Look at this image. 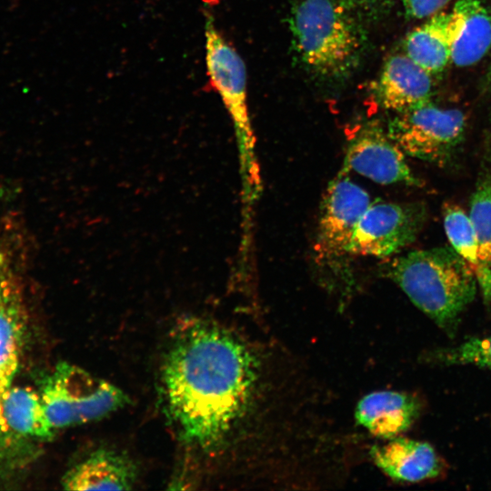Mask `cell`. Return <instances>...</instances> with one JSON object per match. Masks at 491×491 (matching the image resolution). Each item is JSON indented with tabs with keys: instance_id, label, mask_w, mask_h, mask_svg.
I'll list each match as a JSON object with an SVG mask.
<instances>
[{
	"instance_id": "obj_6",
	"label": "cell",
	"mask_w": 491,
	"mask_h": 491,
	"mask_svg": "<svg viewBox=\"0 0 491 491\" xmlns=\"http://www.w3.org/2000/svg\"><path fill=\"white\" fill-rule=\"evenodd\" d=\"M465 130L461 110L440 108L428 101L397 113L386 132L405 155L441 164L455 153Z\"/></svg>"
},
{
	"instance_id": "obj_8",
	"label": "cell",
	"mask_w": 491,
	"mask_h": 491,
	"mask_svg": "<svg viewBox=\"0 0 491 491\" xmlns=\"http://www.w3.org/2000/svg\"><path fill=\"white\" fill-rule=\"evenodd\" d=\"M425 220L419 204L371 202L356 225L350 254L390 256L415 241Z\"/></svg>"
},
{
	"instance_id": "obj_14",
	"label": "cell",
	"mask_w": 491,
	"mask_h": 491,
	"mask_svg": "<svg viewBox=\"0 0 491 491\" xmlns=\"http://www.w3.org/2000/svg\"><path fill=\"white\" fill-rule=\"evenodd\" d=\"M421 408L419 398L412 394L376 391L359 400L355 418L359 426L375 436L391 439L415 423Z\"/></svg>"
},
{
	"instance_id": "obj_12",
	"label": "cell",
	"mask_w": 491,
	"mask_h": 491,
	"mask_svg": "<svg viewBox=\"0 0 491 491\" xmlns=\"http://www.w3.org/2000/svg\"><path fill=\"white\" fill-rule=\"evenodd\" d=\"M56 430L50 424L39 391L10 386L0 403V444L48 440Z\"/></svg>"
},
{
	"instance_id": "obj_16",
	"label": "cell",
	"mask_w": 491,
	"mask_h": 491,
	"mask_svg": "<svg viewBox=\"0 0 491 491\" xmlns=\"http://www.w3.org/2000/svg\"><path fill=\"white\" fill-rule=\"evenodd\" d=\"M25 316L21 283L13 274L0 285V401L18 366Z\"/></svg>"
},
{
	"instance_id": "obj_2",
	"label": "cell",
	"mask_w": 491,
	"mask_h": 491,
	"mask_svg": "<svg viewBox=\"0 0 491 491\" xmlns=\"http://www.w3.org/2000/svg\"><path fill=\"white\" fill-rule=\"evenodd\" d=\"M355 15L338 0H300L292 7V47L310 75L338 82L358 68L366 36Z\"/></svg>"
},
{
	"instance_id": "obj_7",
	"label": "cell",
	"mask_w": 491,
	"mask_h": 491,
	"mask_svg": "<svg viewBox=\"0 0 491 491\" xmlns=\"http://www.w3.org/2000/svg\"><path fill=\"white\" fill-rule=\"evenodd\" d=\"M370 204L367 192L348 177L339 175L329 185L321 206L314 247L318 266L340 274L346 259L351 256L356 225Z\"/></svg>"
},
{
	"instance_id": "obj_4",
	"label": "cell",
	"mask_w": 491,
	"mask_h": 491,
	"mask_svg": "<svg viewBox=\"0 0 491 491\" xmlns=\"http://www.w3.org/2000/svg\"><path fill=\"white\" fill-rule=\"evenodd\" d=\"M39 393L55 430L101 419L128 403L119 387L67 362L44 377Z\"/></svg>"
},
{
	"instance_id": "obj_15",
	"label": "cell",
	"mask_w": 491,
	"mask_h": 491,
	"mask_svg": "<svg viewBox=\"0 0 491 491\" xmlns=\"http://www.w3.org/2000/svg\"><path fill=\"white\" fill-rule=\"evenodd\" d=\"M451 15V62L459 67L473 65L491 47V15L482 0H456Z\"/></svg>"
},
{
	"instance_id": "obj_23",
	"label": "cell",
	"mask_w": 491,
	"mask_h": 491,
	"mask_svg": "<svg viewBox=\"0 0 491 491\" xmlns=\"http://www.w3.org/2000/svg\"><path fill=\"white\" fill-rule=\"evenodd\" d=\"M13 270L14 267L10 259L0 251V285Z\"/></svg>"
},
{
	"instance_id": "obj_10",
	"label": "cell",
	"mask_w": 491,
	"mask_h": 491,
	"mask_svg": "<svg viewBox=\"0 0 491 491\" xmlns=\"http://www.w3.org/2000/svg\"><path fill=\"white\" fill-rule=\"evenodd\" d=\"M136 478L137 467L131 457L110 447H97L70 466L62 486L67 490H129Z\"/></svg>"
},
{
	"instance_id": "obj_18",
	"label": "cell",
	"mask_w": 491,
	"mask_h": 491,
	"mask_svg": "<svg viewBox=\"0 0 491 491\" xmlns=\"http://www.w3.org/2000/svg\"><path fill=\"white\" fill-rule=\"evenodd\" d=\"M444 228L451 247L471 266L483 291L491 289V267L482 262L469 216L457 205H443Z\"/></svg>"
},
{
	"instance_id": "obj_1",
	"label": "cell",
	"mask_w": 491,
	"mask_h": 491,
	"mask_svg": "<svg viewBox=\"0 0 491 491\" xmlns=\"http://www.w3.org/2000/svg\"><path fill=\"white\" fill-rule=\"evenodd\" d=\"M161 382L166 415L185 444L219 452L248 441L267 457L280 390L259 346L218 324H191L174 337Z\"/></svg>"
},
{
	"instance_id": "obj_21",
	"label": "cell",
	"mask_w": 491,
	"mask_h": 491,
	"mask_svg": "<svg viewBox=\"0 0 491 491\" xmlns=\"http://www.w3.org/2000/svg\"><path fill=\"white\" fill-rule=\"evenodd\" d=\"M453 0H401L408 17L425 18L439 13Z\"/></svg>"
},
{
	"instance_id": "obj_17",
	"label": "cell",
	"mask_w": 491,
	"mask_h": 491,
	"mask_svg": "<svg viewBox=\"0 0 491 491\" xmlns=\"http://www.w3.org/2000/svg\"><path fill=\"white\" fill-rule=\"evenodd\" d=\"M452 15L436 13L406 36V55L429 74L443 71L451 61Z\"/></svg>"
},
{
	"instance_id": "obj_22",
	"label": "cell",
	"mask_w": 491,
	"mask_h": 491,
	"mask_svg": "<svg viewBox=\"0 0 491 491\" xmlns=\"http://www.w3.org/2000/svg\"><path fill=\"white\" fill-rule=\"evenodd\" d=\"M356 15L375 18L389 9L394 0H338Z\"/></svg>"
},
{
	"instance_id": "obj_5",
	"label": "cell",
	"mask_w": 491,
	"mask_h": 491,
	"mask_svg": "<svg viewBox=\"0 0 491 491\" xmlns=\"http://www.w3.org/2000/svg\"><path fill=\"white\" fill-rule=\"evenodd\" d=\"M205 65L210 84L220 95L234 122L245 151L250 183L259 187L260 178L254 157L256 140L247 108L245 63L218 31L208 12H205Z\"/></svg>"
},
{
	"instance_id": "obj_3",
	"label": "cell",
	"mask_w": 491,
	"mask_h": 491,
	"mask_svg": "<svg viewBox=\"0 0 491 491\" xmlns=\"http://www.w3.org/2000/svg\"><path fill=\"white\" fill-rule=\"evenodd\" d=\"M386 274L419 310L449 335L456 332L461 313L476 292L471 266L452 247L410 252L393 260Z\"/></svg>"
},
{
	"instance_id": "obj_13",
	"label": "cell",
	"mask_w": 491,
	"mask_h": 491,
	"mask_svg": "<svg viewBox=\"0 0 491 491\" xmlns=\"http://www.w3.org/2000/svg\"><path fill=\"white\" fill-rule=\"evenodd\" d=\"M375 465L390 478L415 483L438 476L445 465L435 448L426 442L394 437L369 451Z\"/></svg>"
},
{
	"instance_id": "obj_20",
	"label": "cell",
	"mask_w": 491,
	"mask_h": 491,
	"mask_svg": "<svg viewBox=\"0 0 491 491\" xmlns=\"http://www.w3.org/2000/svg\"><path fill=\"white\" fill-rule=\"evenodd\" d=\"M469 218L483 263L491 267V180L481 179L470 199Z\"/></svg>"
},
{
	"instance_id": "obj_11",
	"label": "cell",
	"mask_w": 491,
	"mask_h": 491,
	"mask_svg": "<svg viewBox=\"0 0 491 491\" xmlns=\"http://www.w3.org/2000/svg\"><path fill=\"white\" fill-rule=\"evenodd\" d=\"M371 89L381 106L403 112L429 101L431 74L406 55L398 54L387 59Z\"/></svg>"
},
{
	"instance_id": "obj_19",
	"label": "cell",
	"mask_w": 491,
	"mask_h": 491,
	"mask_svg": "<svg viewBox=\"0 0 491 491\" xmlns=\"http://www.w3.org/2000/svg\"><path fill=\"white\" fill-rule=\"evenodd\" d=\"M426 359L436 365L491 369V336L469 337L455 346L435 349L427 353Z\"/></svg>"
},
{
	"instance_id": "obj_24",
	"label": "cell",
	"mask_w": 491,
	"mask_h": 491,
	"mask_svg": "<svg viewBox=\"0 0 491 491\" xmlns=\"http://www.w3.org/2000/svg\"><path fill=\"white\" fill-rule=\"evenodd\" d=\"M487 82H488V85H491V65L489 67V72L487 75Z\"/></svg>"
},
{
	"instance_id": "obj_9",
	"label": "cell",
	"mask_w": 491,
	"mask_h": 491,
	"mask_svg": "<svg viewBox=\"0 0 491 491\" xmlns=\"http://www.w3.org/2000/svg\"><path fill=\"white\" fill-rule=\"evenodd\" d=\"M344 169L356 173L382 185L405 184L420 186L407 165L405 153L376 125L359 131L350 142L345 157Z\"/></svg>"
}]
</instances>
